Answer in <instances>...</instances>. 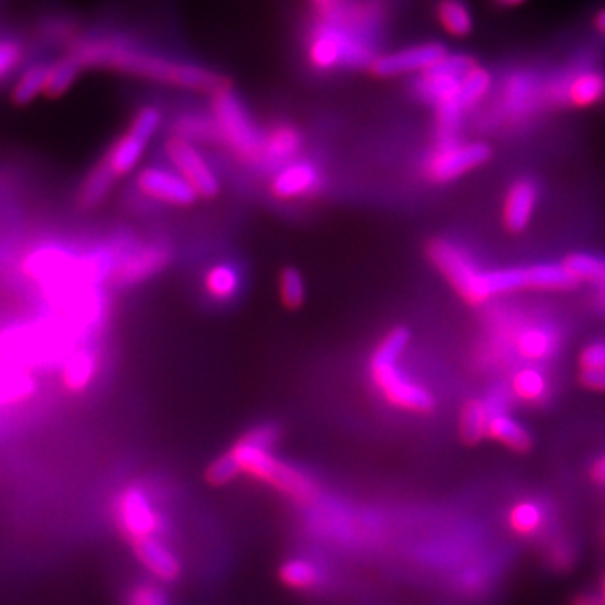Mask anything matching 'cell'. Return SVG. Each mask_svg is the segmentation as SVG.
Returning a JSON list of instances; mask_svg holds the SVG:
<instances>
[{
    "instance_id": "cell-5",
    "label": "cell",
    "mask_w": 605,
    "mask_h": 605,
    "mask_svg": "<svg viewBox=\"0 0 605 605\" xmlns=\"http://www.w3.org/2000/svg\"><path fill=\"white\" fill-rule=\"evenodd\" d=\"M211 116L219 130L220 144L240 162L258 164L264 132H260L252 114L230 87L211 95Z\"/></svg>"
},
{
    "instance_id": "cell-23",
    "label": "cell",
    "mask_w": 605,
    "mask_h": 605,
    "mask_svg": "<svg viewBox=\"0 0 605 605\" xmlns=\"http://www.w3.org/2000/svg\"><path fill=\"white\" fill-rule=\"evenodd\" d=\"M492 83V73L476 61L460 79L458 103L462 105V109L470 110L480 105L490 95Z\"/></svg>"
},
{
    "instance_id": "cell-40",
    "label": "cell",
    "mask_w": 605,
    "mask_h": 605,
    "mask_svg": "<svg viewBox=\"0 0 605 605\" xmlns=\"http://www.w3.org/2000/svg\"><path fill=\"white\" fill-rule=\"evenodd\" d=\"M580 382H582V385L590 387V389L605 391V368H598V370H582Z\"/></svg>"
},
{
    "instance_id": "cell-36",
    "label": "cell",
    "mask_w": 605,
    "mask_h": 605,
    "mask_svg": "<svg viewBox=\"0 0 605 605\" xmlns=\"http://www.w3.org/2000/svg\"><path fill=\"white\" fill-rule=\"evenodd\" d=\"M550 336L543 330L531 329L519 336V350L527 358H541L549 352Z\"/></svg>"
},
{
    "instance_id": "cell-10",
    "label": "cell",
    "mask_w": 605,
    "mask_h": 605,
    "mask_svg": "<svg viewBox=\"0 0 605 605\" xmlns=\"http://www.w3.org/2000/svg\"><path fill=\"white\" fill-rule=\"evenodd\" d=\"M427 256L442 277L454 287V291L468 305H472L474 289L482 270L468 258V254L456 244L437 238L427 244Z\"/></svg>"
},
{
    "instance_id": "cell-22",
    "label": "cell",
    "mask_w": 605,
    "mask_h": 605,
    "mask_svg": "<svg viewBox=\"0 0 605 605\" xmlns=\"http://www.w3.org/2000/svg\"><path fill=\"white\" fill-rule=\"evenodd\" d=\"M488 437H492L515 452H529L533 446V439H531L529 431L521 423H517L513 417H509L507 413H497L490 417Z\"/></svg>"
},
{
    "instance_id": "cell-27",
    "label": "cell",
    "mask_w": 605,
    "mask_h": 605,
    "mask_svg": "<svg viewBox=\"0 0 605 605\" xmlns=\"http://www.w3.org/2000/svg\"><path fill=\"white\" fill-rule=\"evenodd\" d=\"M81 69L83 67L71 55H65V57L57 59L54 63H50L48 65V75H46L44 95L48 99L63 97L75 85Z\"/></svg>"
},
{
    "instance_id": "cell-35",
    "label": "cell",
    "mask_w": 605,
    "mask_h": 605,
    "mask_svg": "<svg viewBox=\"0 0 605 605\" xmlns=\"http://www.w3.org/2000/svg\"><path fill=\"white\" fill-rule=\"evenodd\" d=\"M238 476H240V474H238L234 462L228 458L226 452H222L219 458H215V460L209 464L207 472H205V480H207L211 486H219V488L220 486H226V484L234 482Z\"/></svg>"
},
{
    "instance_id": "cell-31",
    "label": "cell",
    "mask_w": 605,
    "mask_h": 605,
    "mask_svg": "<svg viewBox=\"0 0 605 605\" xmlns=\"http://www.w3.org/2000/svg\"><path fill=\"white\" fill-rule=\"evenodd\" d=\"M95 370H97L95 356L89 352H77L65 366V374H63L65 385L71 391H83L95 378Z\"/></svg>"
},
{
    "instance_id": "cell-42",
    "label": "cell",
    "mask_w": 605,
    "mask_h": 605,
    "mask_svg": "<svg viewBox=\"0 0 605 605\" xmlns=\"http://www.w3.org/2000/svg\"><path fill=\"white\" fill-rule=\"evenodd\" d=\"M572 605H605L602 594H592V592H586V594H580L572 600Z\"/></svg>"
},
{
    "instance_id": "cell-33",
    "label": "cell",
    "mask_w": 605,
    "mask_h": 605,
    "mask_svg": "<svg viewBox=\"0 0 605 605\" xmlns=\"http://www.w3.org/2000/svg\"><path fill=\"white\" fill-rule=\"evenodd\" d=\"M511 389L521 401L537 403L547 395V382H545L543 374H539L537 370L527 368V370H521L513 376Z\"/></svg>"
},
{
    "instance_id": "cell-30",
    "label": "cell",
    "mask_w": 605,
    "mask_h": 605,
    "mask_svg": "<svg viewBox=\"0 0 605 605\" xmlns=\"http://www.w3.org/2000/svg\"><path fill=\"white\" fill-rule=\"evenodd\" d=\"M48 65L44 61L32 63L28 65L20 77L16 79L14 87H12V101L16 105H28L32 103L38 95H44V87H46V75H48Z\"/></svg>"
},
{
    "instance_id": "cell-18",
    "label": "cell",
    "mask_w": 605,
    "mask_h": 605,
    "mask_svg": "<svg viewBox=\"0 0 605 605\" xmlns=\"http://www.w3.org/2000/svg\"><path fill=\"white\" fill-rule=\"evenodd\" d=\"M132 550L140 564L160 582H175L181 574L177 556L165 547L158 537H148L132 543Z\"/></svg>"
},
{
    "instance_id": "cell-43",
    "label": "cell",
    "mask_w": 605,
    "mask_h": 605,
    "mask_svg": "<svg viewBox=\"0 0 605 605\" xmlns=\"http://www.w3.org/2000/svg\"><path fill=\"white\" fill-rule=\"evenodd\" d=\"M592 478L598 484H605V456L596 462V466L592 468Z\"/></svg>"
},
{
    "instance_id": "cell-45",
    "label": "cell",
    "mask_w": 605,
    "mask_h": 605,
    "mask_svg": "<svg viewBox=\"0 0 605 605\" xmlns=\"http://www.w3.org/2000/svg\"><path fill=\"white\" fill-rule=\"evenodd\" d=\"M492 2L499 8H517V6H523L527 0H492Z\"/></svg>"
},
{
    "instance_id": "cell-3",
    "label": "cell",
    "mask_w": 605,
    "mask_h": 605,
    "mask_svg": "<svg viewBox=\"0 0 605 605\" xmlns=\"http://www.w3.org/2000/svg\"><path fill=\"white\" fill-rule=\"evenodd\" d=\"M364 16L362 8L348 10L344 2L329 16H319L305 44L309 63L317 71L370 65L376 55L362 34Z\"/></svg>"
},
{
    "instance_id": "cell-24",
    "label": "cell",
    "mask_w": 605,
    "mask_h": 605,
    "mask_svg": "<svg viewBox=\"0 0 605 605\" xmlns=\"http://www.w3.org/2000/svg\"><path fill=\"white\" fill-rule=\"evenodd\" d=\"M279 580L291 590H313L323 584V572L307 558H289L279 566Z\"/></svg>"
},
{
    "instance_id": "cell-21",
    "label": "cell",
    "mask_w": 605,
    "mask_h": 605,
    "mask_svg": "<svg viewBox=\"0 0 605 605\" xmlns=\"http://www.w3.org/2000/svg\"><path fill=\"white\" fill-rule=\"evenodd\" d=\"M490 411L482 399H470L460 409V439L466 444H478L488 437V425H490Z\"/></svg>"
},
{
    "instance_id": "cell-37",
    "label": "cell",
    "mask_w": 605,
    "mask_h": 605,
    "mask_svg": "<svg viewBox=\"0 0 605 605\" xmlns=\"http://www.w3.org/2000/svg\"><path fill=\"white\" fill-rule=\"evenodd\" d=\"M22 57L24 50L16 40H0V81L20 65Z\"/></svg>"
},
{
    "instance_id": "cell-32",
    "label": "cell",
    "mask_w": 605,
    "mask_h": 605,
    "mask_svg": "<svg viewBox=\"0 0 605 605\" xmlns=\"http://www.w3.org/2000/svg\"><path fill=\"white\" fill-rule=\"evenodd\" d=\"M279 297L285 309H299L305 303V279L297 268H283L279 275Z\"/></svg>"
},
{
    "instance_id": "cell-39",
    "label": "cell",
    "mask_w": 605,
    "mask_h": 605,
    "mask_svg": "<svg viewBox=\"0 0 605 605\" xmlns=\"http://www.w3.org/2000/svg\"><path fill=\"white\" fill-rule=\"evenodd\" d=\"M582 370H598L605 368V342H594L588 348H584L580 356Z\"/></svg>"
},
{
    "instance_id": "cell-4",
    "label": "cell",
    "mask_w": 605,
    "mask_h": 605,
    "mask_svg": "<svg viewBox=\"0 0 605 605\" xmlns=\"http://www.w3.org/2000/svg\"><path fill=\"white\" fill-rule=\"evenodd\" d=\"M409 340L411 332L407 327H395L385 334L370 356V380L391 407L405 413L429 415L437 409L433 391L411 380L399 368V358Z\"/></svg>"
},
{
    "instance_id": "cell-29",
    "label": "cell",
    "mask_w": 605,
    "mask_h": 605,
    "mask_svg": "<svg viewBox=\"0 0 605 605\" xmlns=\"http://www.w3.org/2000/svg\"><path fill=\"white\" fill-rule=\"evenodd\" d=\"M114 181L116 179H114V175L107 169V165L103 164V162L95 165L89 171V175L85 177V181H83V185L79 189V205L85 207V209L99 207L107 199Z\"/></svg>"
},
{
    "instance_id": "cell-17",
    "label": "cell",
    "mask_w": 605,
    "mask_h": 605,
    "mask_svg": "<svg viewBox=\"0 0 605 605\" xmlns=\"http://www.w3.org/2000/svg\"><path fill=\"white\" fill-rule=\"evenodd\" d=\"M539 201V185L529 177L511 183L503 203V224L509 232H523L535 213Z\"/></svg>"
},
{
    "instance_id": "cell-28",
    "label": "cell",
    "mask_w": 605,
    "mask_h": 605,
    "mask_svg": "<svg viewBox=\"0 0 605 605\" xmlns=\"http://www.w3.org/2000/svg\"><path fill=\"white\" fill-rule=\"evenodd\" d=\"M564 266L578 281L586 279L598 285L600 307L605 313V258H598L592 254H572L566 258Z\"/></svg>"
},
{
    "instance_id": "cell-44",
    "label": "cell",
    "mask_w": 605,
    "mask_h": 605,
    "mask_svg": "<svg viewBox=\"0 0 605 605\" xmlns=\"http://www.w3.org/2000/svg\"><path fill=\"white\" fill-rule=\"evenodd\" d=\"M594 28H596L602 36H605V6L596 12V16H594Z\"/></svg>"
},
{
    "instance_id": "cell-16",
    "label": "cell",
    "mask_w": 605,
    "mask_h": 605,
    "mask_svg": "<svg viewBox=\"0 0 605 605\" xmlns=\"http://www.w3.org/2000/svg\"><path fill=\"white\" fill-rule=\"evenodd\" d=\"M171 262V250L164 244H148L124 258L114 274L118 285H134L162 272Z\"/></svg>"
},
{
    "instance_id": "cell-20",
    "label": "cell",
    "mask_w": 605,
    "mask_h": 605,
    "mask_svg": "<svg viewBox=\"0 0 605 605\" xmlns=\"http://www.w3.org/2000/svg\"><path fill=\"white\" fill-rule=\"evenodd\" d=\"M437 20L440 28L454 38H466L474 32V14L466 0H439Z\"/></svg>"
},
{
    "instance_id": "cell-8",
    "label": "cell",
    "mask_w": 605,
    "mask_h": 605,
    "mask_svg": "<svg viewBox=\"0 0 605 605\" xmlns=\"http://www.w3.org/2000/svg\"><path fill=\"white\" fill-rule=\"evenodd\" d=\"M476 63L472 55L448 54L439 65L417 75L413 83V95L437 109L444 103L458 101V89L462 75Z\"/></svg>"
},
{
    "instance_id": "cell-12",
    "label": "cell",
    "mask_w": 605,
    "mask_h": 605,
    "mask_svg": "<svg viewBox=\"0 0 605 605\" xmlns=\"http://www.w3.org/2000/svg\"><path fill=\"white\" fill-rule=\"evenodd\" d=\"M116 517L122 533L130 539V543L158 537L162 531V517L152 505L150 497L140 488L124 490L116 503Z\"/></svg>"
},
{
    "instance_id": "cell-9",
    "label": "cell",
    "mask_w": 605,
    "mask_h": 605,
    "mask_svg": "<svg viewBox=\"0 0 605 605\" xmlns=\"http://www.w3.org/2000/svg\"><path fill=\"white\" fill-rule=\"evenodd\" d=\"M165 156L167 162L171 164V169L191 185L197 197L213 199L219 195V177L195 144L171 136L165 142Z\"/></svg>"
},
{
    "instance_id": "cell-11",
    "label": "cell",
    "mask_w": 605,
    "mask_h": 605,
    "mask_svg": "<svg viewBox=\"0 0 605 605\" xmlns=\"http://www.w3.org/2000/svg\"><path fill=\"white\" fill-rule=\"evenodd\" d=\"M446 55H448L446 46H442L439 42H425V44L407 46V48H401L395 52L378 54L372 59L368 69L372 71V75H376L380 79L413 75V73L421 75V73L433 69L435 65H439Z\"/></svg>"
},
{
    "instance_id": "cell-26",
    "label": "cell",
    "mask_w": 605,
    "mask_h": 605,
    "mask_svg": "<svg viewBox=\"0 0 605 605\" xmlns=\"http://www.w3.org/2000/svg\"><path fill=\"white\" fill-rule=\"evenodd\" d=\"M242 275L232 264H215L205 274V291L215 301H230L238 295Z\"/></svg>"
},
{
    "instance_id": "cell-15",
    "label": "cell",
    "mask_w": 605,
    "mask_h": 605,
    "mask_svg": "<svg viewBox=\"0 0 605 605\" xmlns=\"http://www.w3.org/2000/svg\"><path fill=\"white\" fill-rule=\"evenodd\" d=\"M305 146L303 132L291 122H277L262 134V148L256 167L264 171H277L283 165L299 160Z\"/></svg>"
},
{
    "instance_id": "cell-34",
    "label": "cell",
    "mask_w": 605,
    "mask_h": 605,
    "mask_svg": "<svg viewBox=\"0 0 605 605\" xmlns=\"http://www.w3.org/2000/svg\"><path fill=\"white\" fill-rule=\"evenodd\" d=\"M509 523H511V529L515 533H519V535H533L543 525V513H541V509L535 503L523 501V503H517L511 509Z\"/></svg>"
},
{
    "instance_id": "cell-2",
    "label": "cell",
    "mask_w": 605,
    "mask_h": 605,
    "mask_svg": "<svg viewBox=\"0 0 605 605\" xmlns=\"http://www.w3.org/2000/svg\"><path fill=\"white\" fill-rule=\"evenodd\" d=\"M279 427L275 423H262L236 440L228 450L238 474H246L258 482L272 486L295 503L309 505L317 499L315 482L297 468L281 462L274 454L279 440Z\"/></svg>"
},
{
    "instance_id": "cell-13",
    "label": "cell",
    "mask_w": 605,
    "mask_h": 605,
    "mask_svg": "<svg viewBox=\"0 0 605 605\" xmlns=\"http://www.w3.org/2000/svg\"><path fill=\"white\" fill-rule=\"evenodd\" d=\"M136 187L142 195L171 207H189L199 199L183 177L158 165L144 167L136 177Z\"/></svg>"
},
{
    "instance_id": "cell-19",
    "label": "cell",
    "mask_w": 605,
    "mask_h": 605,
    "mask_svg": "<svg viewBox=\"0 0 605 605\" xmlns=\"http://www.w3.org/2000/svg\"><path fill=\"white\" fill-rule=\"evenodd\" d=\"M605 97V73L598 69H586L556 89L554 99L574 105V107H590L602 101Z\"/></svg>"
},
{
    "instance_id": "cell-6",
    "label": "cell",
    "mask_w": 605,
    "mask_h": 605,
    "mask_svg": "<svg viewBox=\"0 0 605 605\" xmlns=\"http://www.w3.org/2000/svg\"><path fill=\"white\" fill-rule=\"evenodd\" d=\"M160 126L162 110L154 105H146L134 114L126 132L110 146L107 156L103 158V164L107 165L114 179H120L136 169Z\"/></svg>"
},
{
    "instance_id": "cell-25",
    "label": "cell",
    "mask_w": 605,
    "mask_h": 605,
    "mask_svg": "<svg viewBox=\"0 0 605 605\" xmlns=\"http://www.w3.org/2000/svg\"><path fill=\"white\" fill-rule=\"evenodd\" d=\"M173 136L183 138L195 146L199 142H205V144L219 142L217 124H215L213 116H205V114H185V116L177 118L175 126H173Z\"/></svg>"
},
{
    "instance_id": "cell-14",
    "label": "cell",
    "mask_w": 605,
    "mask_h": 605,
    "mask_svg": "<svg viewBox=\"0 0 605 605\" xmlns=\"http://www.w3.org/2000/svg\"><path fill=\"white\" fill-rule=\"evenodd\" d=\"M325 183L321 167L311 160H295L277 169L270 183L275 199L293 201L315 195Z\"/></svg>"
},
{
    "instance_id": "cell-46",
    "label": "cell",
    "mask_w": 605,
    "mask_h": 605,
    "mask_svg": "<svg viewBox=\"0 0 605 605\" xmlns=\"http://www.w3.org/2000/svg\"><path fill=\"white\" fill-rule=\"evenodd\" d=\"M602 598H604V604H605V578H604V592H602Z\"/></svg>"
},
{
    "instance_id": "cell-38",
    "label": "cell",
    "mask_w": 605,
    "mask_h": 605,
    "mask_svg": "<svg viewBox=\"0 0 605 605\" xmlns=\"http://www.w3.org/2000/svg\"><path fill=\"white\" fill-rule=\"evenodd\" d=\"M128 605H167V596L154 584H142L130 592Z\"/></svg>"
},
{
    "instance_id": "cell-1",
    "label": "cell",
    "mask_w": 605,
    "mask_h": 605,
    "mask_svg": "<svg viewBox=\"0 0 605 605\" xmlns=\"http://www.w3.org/2000/svg\"><path fill=\"white\" fill-rule=\"evenodd\" d=\"M69 55L75 57V61L83 69L99 67V69L120 71L140 79L181 87V89H191V91H201V93H211V95L220 89L230 87L224 75L209 67L154 54L134 42L114 36L79 38L71 46Z\"/></svg>"
},
{
    "instance_id": "cell-7",
    "label": "cell",
    "mask_w": 605,
    "mask_h": 605,
    "mask_svg": "<svg viewBox=\"0 0 605 605\" xmlns=\"http://www.w3.org/2000/svg\"><path fill=\"white\" fill-rule=\"evenodd\" d=\"M492 148L486 142H450L435 144L421 164V171L427 181L444 185L460 179L462 175L482 167L492 158Z\"/></svg>"
},
{
    "instance_id": "cell-41",
    "label": "cell",
    "mask_w": 605,
    "mask_h": 605,
    "mask_svg": "<svg viewBox=\"0 0 605 605\" xmlns=\"http://www.w3.org/2000/svg\"><path fill=\"white\" fill-rule=\"evenodd\" d=\"M311 2L317 8L319 16H329L342 4V0H311Z\"/></svg>"
}]
</instances>
